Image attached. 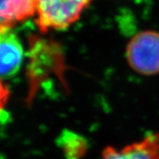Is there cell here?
<instances>
[{
    "label": "cell",
    "mask_w": 159,
    "mask_h": 159,
    "mask_svg": "<svg viewBox=\"0 0 159 159\" xmlns=\"http://www.w3.org/2000/svg\"><path fill=\"white\" fill-rule=\"evenodd\" d=\"M92 0H37L36 23L42 32L59 31L76 22Z\"/></svg>",
    "instance_id": "1"
},
{
    "label": "cell",
    "mask_w": 159,
    "mask_h": 159,
    "mask_svg": "<svg viewBox=\"0 0 159 159\" xmlns=\"http://www.w3.org/2000/svg\"><path fill=\"white\" fill-rule=\"evenodd\" d=\"M8 97V91L6 88L3 85L1 80H0V112L3 111V106L5 105L6 100Z\"/></svg>",
    "instance_id": "7"
},
{
    "label": "cell",
    "mask_w": 159,
    "mask_h": 159,
    "mask_svg": "<svg viewBox=\"0 0 159 159\" xmlns=\"http://www.w3.org/2000/svg\"><path fill=\"white\" fill-rule=\"evenodd\" d=\"M131 68L142 75L159 74V33L146 30L135 34L126 47Z\"/></svg>",
    "instance_id": "2"
},
{
    "label": "cell",
    "mask_w": 159,
    "mask_h": 159,
    "mask_svg": "<svg viewBox=\"0 0 159 159\" xmlns=\"http://www.w3.org/2000/svg\"><path fill=\"white\" fill-rule=\"evenodd\" d=\"M59 144L67 159L80 158L87 151L88 143L81 135L65 130L59 136Z\"/></svg>",
    "instance_id": "6"
},
{
    "label": "cell",
    "mask_w": 159,
    "mask_h": 159,
    "mask_svg": "<svg viewBox=\"0 0 159 159\" xmlns=\"http://www.w3.org/2000/svg\"><path fill=\"white\" fill-rule=\"evenodd\" d=\"M24 51L10 27H0V80L14 76L21 67Z\"/></svg>",
    "instance_id": "3"
},
{
    "label": "cell",
    "mask_w": 159,
    "mask_h": 159,
    "mask_svg": "<svg viewBox=\"0 0 159 159\" xmlns=\"http://www.w3.org/2000/svg\"><path fill=\"white\" fill-rule=\"evenodd\" d=\"M37 0H0V27H10L36 13Z\"/></svg>",
    "instance_id": "5"
},
{
    "label": "cell",
    "mask_w": 159,
    "mask_h": 159,
    "mask_svg": "<svg viewBox=\"0 0 159 159\" xmlns=\"http://www.w3.org/2000/svg\"><path fill=\"white\" fill-rule=\"evenodd\" d=\"M100 159H159V133L150 134L122 148L106 147Z\"/></svg>",
    "instance_id": "4"
}]
</instances>
